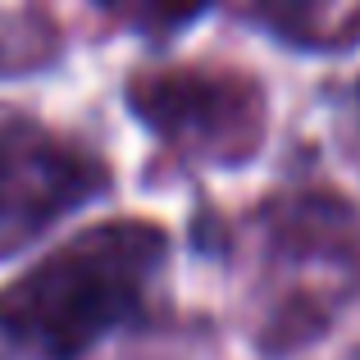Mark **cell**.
<instances>
[{
	"mask_svg": "<svg viewBox=\"0 0 360 360\" xmlns=\"http://www.w3.org/2000/svg\"><path fill=\"white\" fill-rule=\"evenodd\" d=\"M110 192V165L60 128L0 105V260Z\"/></svg>",
	"mask_w": 360,
	"mask_h": 360,
	"instance_id": "cell-2",
	"label": "cell"
},
{
	"mask_svg": "<svg viewBox=\"0 0 360 360\" xmlns=\"http://www.w3.org/2000/svg\"><path fill=\"white\" fill-rule=\"evenodd\" d=\"M251 14L306 51H347L360 37V0H251Z\"/></svg>",
	"mask_w": 360,
	"mask_h": 360,
	"instance_id": "cell-4",
	"label": "cell"
},
{
	"mask_svg": "<svg viewBox=\"0 0 360 360\" xmlns=\"http://www.w3.org/2000/svg\"><path fill=\"white\" fill-rule=\"evenodd\" d=\"M128 105L155 137L219 165H242L264 137V96L242 73H132Z\"/></svg>",
	"mask_w": 360,
	"mask_h": 360,
	"instance_id": "cell-3",
	"label": "cell"
},
{
	"mask_svg": "<svg viewBox=\"0 0 360 360\" xmlns=\"http://www.w3.org/2000/svg\"><path fill=\"white\" fill-rule=\"evenodd\" d=\"M101 9L119 14L128 27L137 32H150V37H165V32H178V27L196 23V18L210 9V0H96Z\"/></svg>",
	"mask_w": 360,
	"mask_h": 360,
	"instance_id": "cell-5",
	"label": "cell"
},
{
	"mask_svg": "<svg viewBox=\"0 0 360 360\" xmlns=\"http://www.w3.org/2000/svg\"><path fill=\"white\" fill-rule=\"evenodd\" d=\"M169 260L155 219H110L73 233L0 288V356L78 360L137 324Z\"/></svg>",
	"mask_w": 360,
	"mask_h": 360,
	"instance_id": "cell-1",
	"label": "cell"
}]
</instances>
